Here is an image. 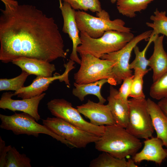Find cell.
<instances>
[{
  "label": "cell",
  "mask_w": 167,
  "mask_h": 167,
  "mask_svg": "<svg viewBox=\"0 0 167 167\" xmlns=\"http://www.w3.org/2000/svg\"><path fill=\"white\" fill-rule=\"evenodd\" d=\"M0 60L7 63L20 57L49 62L66 58L67 51L55 21L36 6L15 0H0Z\"/></svg>",
  "instance_id": "cell-1"
},
{
  "label": "cell",
  "mask_w": 167,
  "mask_h": 167,
  "mask_svg": "<svg viewBox=\"0 0 167 167\" xmlns=\"http://www.w3.org/2000/svg\"><path fill=\"white\" fill-rule=\"evenodd\" d=\"M148 109L156 137L162 141L167 148V116L157 103L150 99H147Z\"/></svg>",
  "instance_id": "cell-19"
},
{
  "label": "cell",
  "mask_w": 167,
  "mask_h": 167,
  "mask_svg": "<svg viewBox=\"0 0 167 167\" xmlns=\"http://www.w3.org/2000/svg\"><path fill=\"white\" fill-rule=\"evenodd\" d=\"M42 123L53 132L70 142L74 148H85L100 138L56 117L43 119Z\"/></svg>",
  "instance_id": "cell-9"
},
{
  "label": "cell",
  "mask_w": 167,
  "mask_h": 167,
  "mask_svg": "<svg viewBox=\"0 0 167 167\" xmlns=\"http://www.w3.org/2000/svg\"><path fill=\"white\" fill-rule=\"evenodd\" d=\"M134 78V75L125 78L123 81V83L118 90V96L122 100L126 101H128L131 85Z\"/></svg>",
  "instance_id": "cell-30"
},
{
  "label": "cell",
  "mask_w": 167,
  "mask_h": 167,
  "mask_svg": "<svg viewBox=\"0 0 167 167\" xmlns=\"http://www.w3.org/2000/svg\"><path fill=\"white\" fill-rule=\"evenodd\" d=\"M52 114L85 131L101 136L105 126H96L85 120L71 103L63 99H54L47 104Z\"/></svg>",
  "instance_id": "cell-8"
},
{
  "label": "cell",
  "mask_w": 167,
  "mask_h": 167,
  "mask_svg": "<svg viewBox=\"0 0 167 167\" xmlns=\"http://www.w3.org/2000/svg\"><path fill=\"white\" fill-rule=\"evenodd\" d=\"M80 67L74 74L75 83L86 84L106 79L111 85H117L113 77L114 62L102 59L89 54H79Z\"/></svg>",
  "instance_id": "cell-5"
},
{
  "label": "cell",
  "mask_w": 167,
  "mask_h": 167,
  "mask_svg": "<svg viewBox=\"0 0 167 167\" xmlns=\"http://www.w3.org/2000/svg\"><path fill=\"white\" fill-rule=\"evenodd\" d=\"M164 37V35H158L154 38L153 41L154 44L153 52L148 59V66L153 71V82L167 71V54L163 47Z\"/></svg>",
  "instance_id": "cell-18"
},
{
  "label": "cell",
  "mask_w": 167,
  "mask_h": 167,
  "mask_svg": "<svg viewBox=\"0 0 167 167\" xmlns=\"http://www.w3.org/2000/svg\"><path fill=\"white\" fill-rule=\"evenodd\" d=\"M152 23L147 22L146 25L153 29L150 36L156 37L160 34L167 37V16L165 11H159L156 9L154 15L150 17Z\"/></svg>",
  "instance_id": "cell-22"
},
{
  "label": "cell",
  "mask_w": 167,
  "mask_h": 167,
  "mask_svg": "<svg viewBox=\"0 0 167 167\" xmlns=\"http://www.w3.org/2000/svg\"><path fill=\"white\" fill-rule=\"evenodd\" d=\"M132 159H129L126 162V167H137L138 166Z\"/></svg>",
  "instance_id": "cell-33"
},
{
  "label": "cell",
  "mask_w": 167,
  "mask_h": 167,
  "mask_svg": "<svg viewBox=\"0 0 167 167\" xmlns=\"http://www.w3.org/2000/svg\"><path fill=\"white\" fill-rule=\"evenodd\" d=\"M11 147V145L6 146L5 141L0 136V167H5L6 163V157L7 152Z\"/></svg>",
  "instance_id": "cell-31"
},
{
  "label": "cell",
  "mask_w": 167,
  "mask_h": 167,
  "mask_svg": "<svg viewBox=\"0 0 167 167\" xmlns=\"http://www.w3.org/2000/svg\"><path fill=\"white\" fill-rule=\"evenodd\" d=\"M96 13V17H95L85 11H75L76 21L79 31L94 38L101 37L109 30L131 32V28L125 27L123 20L120 19L111 20L109 14L105 10Z\"/></svg>",
  "instance_id": "cell-4"
},
{
  "label": "cell",
  "mask_w": 167,
  "mask_h": 167,
  "mask_svg": "<svg viewBox=\"0 0 167 167\" xmlns=\"http://www.w3.org/2000/svg\"><path fill=\"white\" fill-rule=\"evenodd\" d=\"M144 143L143 149L133 156L135 163L146 161L160 165L167 157V150L163 148V142L160 139L152 137L146 139Z\"/></svg>",
  "instance_id": "cell-15"
},
{
  "label": "cell",
  "mask_w": 167,
  "mask_h": 167,
  "mask_svg": "<svg viewBox=\"0 0 167 167\" xmlns=\"http://www.w3.org/2000/svg\"><path fill=\"white\" fill-rule=\"evenodd\" d=\"M118 90L111 85L107 99V105L115 124L126 128L128 122V101H125L120 98L118 95Z\"/></svg>",
  "instance_id": "cell-17"
},
{
  "label": "cell",
  "mask_w": 167,
  "mask_h": 167,
  "mask_svg": "<svg viewBox=\"0 0 167 167\" xmlns=\"http://www.w3.org/2000/svg\"><path fill=\"white\" fill-rule=\"evenodd\" d=\"M154 0H117V8L122 15L132 18L136 13L145 10L148 5Z\"/></svg>",
  "instance_id": "cell-21"
},
{
  "label": "cell",
  "mask_w": 167,
  "mask_h": 167,
  "mask_svg": "<svg viewBox=\"0 0 167 167\" xmlns=\"http://www.w3.org/2000/svg\"><path fill=\"white\" fill-rule=\"evenodd\" d=\"M152 30L145 31L134 37L119 50L103 55L102 59L112 61L115 63L113 69L114 79L117 85L120 84L126 78L132 76V71L129 67V60L135 46L143 40H148Z\"/></svg>",
  "instance_id": "cell-10"
},
{
  "label": "cell",
  "mask_w": 167,
  "mask_h": 167,
  "mask_svg": "<svg viewBox=\"0 0 167 167\" xmlns=\"http://www.w3.org/2000/svg\"><path fill=\"white\" fill-rule=\"evenodd\" d=\"M157 104L167 116V97L160 100Z\"/></svg>",
  "instance_id": "cell-32"
},
{
  "label": "cell",
  "mask_w": 167,
  "mask_h": 167,
  "mask_svg": "<svg viewBox=\"0 0 167 167\" xmlns=\"http://www.w3.org/2000/svg\"><path fill=\"white\" fill-rule=\"evenodd\" d=\"M75 63L74 61L70 59L67 63H65L64 66L65 71L61 75L56 73L54 74V76L50 77L36 76L30 85L15 91L14 96H17L18 97L25 99L40 95L47 90L49 85L56 80H58L61 82H64L68 87L69 88L70 84L69 74L71 71L75 68L74 65Z\"/></svg>",
  "instance_id": "cell-11"
},
{
  "label": "cell",
  "mask_w": 167,
  "mask_h": 167,
  "mask_svg": "<svg viewBox=\"0 0 167 167\" xmlns=\"http://www.w3.org/2000/svg\"><path fill=\"white\" fill-rule=\"evenodd\" d=\"M59 2L60 9L63 20L62 32L68 34L72 42V49L70 54L71 60L80 65L81 60L78 55L77 48L81 43L79 35V30L75 18V11L68 3L61 1Z\"/></svg>",
  "instance_id": "cell-13"
},
{
  "label": "cell",
  "mask_w": 167,
  "mask_h": 167,
  "mask_svg": "<svg viewBox=\"0 0 167 167\" xmlns=\"http://www.w3.org/2000/svg\"><path fill=\"white\" fill-rule=\"evenodd\" d=\"M107 83H108V80L106 79L83 84H79L74 82L75 88L72 89V93L81 101H84L87 95H95L98 98L100 103L104 104L106 100L101 95V90L102 86Z\"/></svg>",
  "instance_id": "cell-20"
},
{
  "label": "cell",
  "mask_w": 167,
  "mask_h": 167,
  "mask_svg": "<svg viewBox=\"0 0 167 167\" xmlns=\"http://www.w3.org/2000/svg\"><path fill=\"white\" fill-rule=\"evenodd\" d=\"M149 94L152 98L157 100L167 97V71L153 82L150 88Z\"/></svg>",
  "instance_id": "cell-27"
},
{
  "label": "cell",
  "mask_w": 167,
  "mask_h": 167,
  "mask_svg": "<svg viewBox=\"0 0 167 167\" xmlns=\"http://www.w3.org/2000/svg\"><path fill=\"white\" fill-rule=\"evenodd\" d=\"M147 73L140 70H134V78L129 97L135 99L145 98L143 92V77Z\"/></svg>",
  "instance_id": "cell-29"
},
{
  "label": "cell",
  "mask_w": 167,
  "mask_h": 167,
  "mask_svg": "<svg viewBox=\"0 0 167 167\" xmlns=\"http://www.w3.org/2000/svg\"><path fill=\"white\" fill-rule=\"evenodd\" d=\"M155 37L153 36H150L148 43L142 51H140L137 45L133 49L135 58L131 63H130L129 67L131 69L139 70L147 73L150 70V69H147L149 62L148 59L146 58L145 54L148 49Z\"/></svg>",
  "instance_id": "cell-24"
},
{
  "label": "cell",
  "mask_w": 167,
  "mask_h": 167,
  "mask_svg": "<svg viewBox=\"0 0 167 167\" xmlns=\"http://www.w3.org/2000/svg\"><path fill=\"white\" fill-rule=\"evenodd\" d=\"M68 3L74 10H90L92 12H100L102 10L99 0H58Z\"/></svg>",
  "instance_id": "cell-28"
},
{
  "label": "cell",
  "mask_w": 167,
  "mask_h": 167,
  "mask_svg": "<svg viewBox=\"0 0 167 167\" xmlns=\"http://www.w3.org/2000/svg\"><path fill=\"white\" fill-rule=\"evenodd\" d=\"M11 62L30 75L45 77L52 76L56 70L54 64L47 61L21 57L13 60Z\"/></svg>",
  "instance_id": "cell-16"
},
{
  "label": "cell",
  "mask_w": 167,
  "mask_h": 167,
  "mask_svg": "<svg viewBox=\"0 0 167 167\" xmlns=\"http://www.w3.org/2000/svg\"><path fill=\"white\" fill-rule=\"evenodd\" d=\"M45 95V93H43L30 98L15 100L12 98L14 93L10 92H4L0 100V108L13 112L18 111L27 113L38 122L40 119L38 113V105Z\"/></svg>",
  "instance_id": "cell-12"
},
{
  "label": "cell",
  "mask_w": 167,
  "mask_h": 167,
  "mask_svg": "<svg viewBox=\"0 0 167 167\" xmlns=\"http://www.w3.org/2000/svg\"><path fill=\"white\" fill-rule=\"evenodd\" d=\"M125 158L120 159L108 152H103L96 158L92 160L90 167H126Z\"/></svg>",
  "instance_id": "cell-23"
},
{
  "label": "cell",
  "mask_w": 167,
  "mask_h": 167,
  "mask_svg": "<svg viewBox=\"0 0 167 167\" xmlns=\"http://www.w3.org/2000/svg\"><path fill=\"white\" fill-rule=\"evenodd\" d=\"M94 143L98 151L120 159L133 156L142 146L139 139L116 124L105 126L103 134Z\"/></svg>",
  "instance_id": "cell-2"
},
{
  "label": "cell",
  "mask_w": 167,
  "mask_h": 167,
  "mask_svg": "<svg viewBox=\"0 0 167 167\" xmlns=\"http://www.w3.org/2000/svg\"><path fill=\"white\" fill-rule=\"evenodd\" d=\"M128 104L129 118L126 129L139 139H147L152 137L154 129L147 100L132 98L128 100Z\"/></svg>",
  "instance_id": "cell-7"
},
{
  "label": "cell",
  "mask_w": 167,
  "mask_h": 167,
  "mask_svg": "<svg viewBox=\"0 0 167 167\" xmlns=\"http://www.w3.org/2000/svg\"><path fill=\"white\" fill-rule=\"evenodd\" d=\"M110 2L113 4L115 3L116 2L117 0H109Z\"/></svg>",
  "instance_id": "cell-34"
},
{
  "label": "cell",
  "mask_w": 167,
  "mask_h": 167,
  "mask_svg": "<svg viewBox=\"0 0 167 167\" xmlns=\"http://www.w3.org/2000/svg\"><path fill=\"white\" fill-rule=\"evenodd\" d=\"M131 32L115 30L105 32L101 37L92 38L80 32L81 44L77 48L79 54H89L99 58L104 54L117 51L123 48L134 37Z\"/></svg>",
  "instance_id": "cell-3"
},
{
  "label": "cell",
  "mask_w": 167,
  "mask_h": 167,
  "mask_svg": "<svg viewBox=\"0 0 167 167\" xmlns=\"http://www.w3.org/2000/svg\"><path fill=\"white\" fill-rule=\"evenodd\" d=\"M30 75L22 71L21 74L15 78L0 79V91L12 90L17 91L24 87V84Z\"/></svg>",
  "instance_id": "cell-26"
},
{
  "label": "cell",
  "mask_w": 167,
  "mask_h": 167,
  "mask_svg": "<svg viewBox=\"0 0 167 167\" xmlns=\"http://www.w3.org/2000/svg\"><path fill=\"white\" fill-rule=\"evenodd\" d=\"M1 129L11 131L16 135L25 134L37 137L40 134L49 135L62 143L73 148L70 142L57 135L44 125L37 123L35 119L29 114L23 112L10 116L0 114Z\"/></svg>",
  "instance_id": "cell-6"
},
{
  "label": "cell",
  "mask_w": 167,
  "mask_h": 167,
  "mask_svg": "<svg viewBox=\"0 0 167 167\" xmlns=\"http://www.w3.org/2000/svg\"><path fill=\"white\" fill-rule=\"evenodd\" d=\"M76 107L79 113L88 118L90 122L95 126L116 124L107 104L104 105L88 100L86 103Z\"/></svg>",
  "instance_id": "cell-14"
},
{
  "label": "cell",
  "mask_w": 167,
  "mask_h": 167,
  "mask_svg": "<svg viewBox=\"0 0 167 167\" xmlns=\"http://www.w3.org/2000/svg\"><path fill=\"white\" fill-rule=\"evenodd\" d=\"M6 159L5 167H32L30 159L24 154H20L14 147L9 150Z\"/></svg>",
  "instance_id": "cell-25"
}]
</instances>
